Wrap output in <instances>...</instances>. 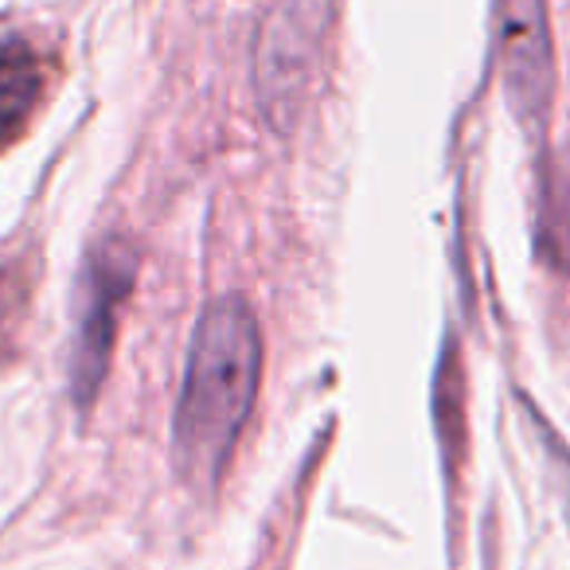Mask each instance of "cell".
<instances>
[{
    "mask_svg": "<svg viewBox=\"0 0 570 570\" xmlns=\"http://www.w3.org/2000/svg\"><path fill=\"white\" fill-rule=\"evenodd\" d=\"M262 380V328L243 297H219L196 321L176 403V465L184 481L212 489L227 469Z\"/></svg>",
    "mask_w": 570,
    "mask_h": 570,
    "instance_id": "1",
    "label": "cell"
},
{
    "mask_svg": "<svg viewBox=\"0 0 570 570\" xmlns=\"http://www.w3.org/2000/svg\"><path fill=\"white\" fill-rule=\"evenodd\" d=\"M497 59L515 121L547 129L554 98V51L543 0H497Z\"/></svg>",
    "mask_w": 570,
    "mask_h": 570,
    "instance_id": "2",
    "label": "cell"
},
{
    "mask_svg": "<svg viewBox=\"0 0 570 570\" xmlns=\"http://www.w3.org/2000/svg\"><path fill=\"white\" fill-rule=\"evenodd\" d=\"M129 285H134V258L126 246L106 243L87 258L71 344V391L82 406L98 395V383L110 367L114 321H118V305L126 302Z\"/></svg>",
    "mask_w": 570,
    "mask_h": 570,
    "instance_id": "3",
    "label": "cell"
},
{
    "mask_svg": "<svg viewBox=\"0 0 570 570\" xmlns=\"http://www.w3.org/2000/svg\"><path fill=\"white\" fill-rule=\"evenodd\" d=\"M321 0H285L269 17L266 40L258 48V95L277 129L297 118L309 95L321 59Z\"/></svg>",
    "mask_w": 570,
    "mask_h": 570,
    "instance_id": "4",
    "label": "cell"
},
{
    "mask_svg": "<svg viewBox=\"0 0 570 570\" xmlns=\"http://www.w3.org/2000/svg\"><path fill=\"white\" fill-rule=\"evenodd\" d=\"M43 59L24 40L0 43V153L24 134L43 98Z\"/></svg>",
    "mask_w": 570,
    "mask_h": 570,
    "instance_id": "5",
    "label": "cell"
},
{
    "mask_svg": "<svg viewBox=\"0 0 570 570\" xmlns=\"http://www.w3.org/2000/svg\"><path fill=\"white\" fill-rule=\"evenodd\" d=\"M543 246L547 258L570 274V145L551 160L543 188Z\"/></svg>",
    "mask_w": 570,
    "mask_h": 570,
    "instance_id": "6",
    "label": "cell"
}]
</instances>
